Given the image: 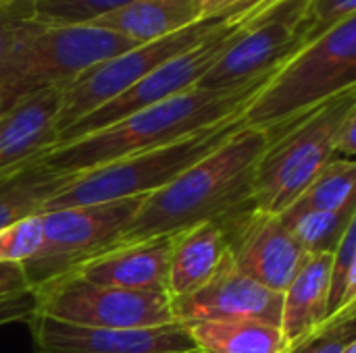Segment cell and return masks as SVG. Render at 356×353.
Returning a JSON list of instances; mask_svg holds the SVG:
<instances>
[{
	"label": "cell",
	"instance_id": "1",
	"mask_svg": "<svg viewBox=\"0 0 356 353\" xmlns=\"http://www.w3.org/2000/svg\"><path fill=\"white\" fill-rule=\"evenodd\" d=\"M267 141V131L240 127L215 152L163 189L148 193L113 246L175 235L200 223L223 221L250 206L254 166Z\"/></svg>",
	"mask_w": 356,
	"mask_h": 353
},
{
	"label": "cell",
	"instance_id": "2",
	"mask_svg": "<svg viewBox=\"0 0 356 353\" xmlns=\"http://www.w3.org/2000/svg\"><path fill=\"white\" fill-rule=\"evenodd\" d=\"M280 69L232 89H190L165 102L134 112L100 131L60 144L42 154V162L60 173L79 175L129 154L167 146L186 135L229 121L244 112L250 100Z\"/></svg>",
	"mask_w": 356,
	"mask_h": 353
},
{
	"label": "cell",
	"instance_id": "3",
	"mask_svg": "<svg viewBox=\"0 0 356 353\" xmlns=\"http://www.w3.org/2000/svg\"><path fill=\"white\" fill-rule=\"evenodd\" d=\"M356 89V15L294 52L242 112V127L269 131Z\"/></svg>",
	"mask_w": 356,
	"mask_h": 353
},
{
	"label": "cell",
	"instance_id": "4",
	"mask_svg": "<svg viewBox=\"0 0 356 353\" xmlns=\"http://www.w3.org/2000/svg\"><path fill=\"white\" fill-rule=\"evenodd\" d=\"M134 40L92 27H52L33 19L0 58V100H17L48 87H67L88 69L136 48Z\"/></svg>",
	"mask_w": 356,
	"mask_h": 353
},
{
	"label": "cell",
	"instance_id": "5",
	"mask_svg": "<svg viewBox=\"0 0 356 353\" xmlns=\"http://www.w3.org/2000/svg\"><path fill=\"white\" fill-rule=\"evenodd\" d=\"M356 108V89L267 131L269 141L254 166L252 204L269 214L286 212L315 175L336 158V131Z\"/></svg>",
	"mask_w": 356,
	"mask_h": 353
},
{
	"label": "cell",
	"instance_id": "6",
	"mask_svg": "<svg viewBox=\"0 0 356 353\" xmlns=\"http://www.w3.org/2000/svg\"><path fill=\"white\" fill-rule=\"evenodd\" d=\"M240 127L242 114L186 135L167 146L129 154L115 162L79 173L65 189L48 200L44 212L154 193L177 179L192 164L215 152Z\"/></svg>",
	"mask_w": 356,
	"mask_h": 353
},
{
	"label": "cell",
	"instance_id": "7",
	"mask_svg": "<svg viewBox=\"0 0 356 353\" xmlns=\"http://www.w3.org/2000/svg\"><path fill=\"white\" fill-rule=\"evenodd\" d=\"M273 2V0H269ZM269 2L254 6L240 15L225 17L204 40H200L190 50L177 54L175 58L167 60L152 73H148L144 79L134 83L129 89L113 98L111 102L98 106L90 114L75 121L71 127L60 131L54 139V146L79 139L83 135H90L94 131H100L134 112H140L148 106H154L159 102H165L173 96H179L184 92H190L198 85V81L204 77V73L225 54V50L242 35L250 19L265 8ZM52 146V148H54Z\"/></svg>",
	"mask_w": 356,
	"mask_h": 353
},
{
	"label": "cell",
	"instance_id": "8",
	"mask_svg": "<svg viewBox=\"0 0 356 353\" xmlns=\"http://www.w3.org/2000/svg\"><path fill=\"white\" fill-rule=\"evenodd\" d=\"M35 314L96 329H152L175 322L165 291H134L94 285L63 275L33 291Z\"/></svg>",
	"mask_w": 356,
	"mask_h": 353
},
{
	"label": "cell",
	"instance_id": "9",
	"mask_svg": "<svg viewBox=\"0 0 356 353\" xmlns=\"http://www.w3.org/2000/svg\"><path fill=\"white\" fill-rule=\"evenodd\" d=\"M144 198L42 212V248L33 260L23 264L31 291L111 248L127 229Z\"/></svg>",
	"mask_w": 356,
	"mask_h": 353
},
{
	"label": "cell",
	"instance_id": "10",
	"mask_svg": "<svg viewBox=\"0 0 356 353\" xmlns=\"http://www.w3.org/2000/svg\"><path fill=\"white\" fill-rule=\"evenodd\" d=\"M225 17H207L171 35L140 44L81 73L63 92V104H60L58 119H56V135L65 131L67 127H71L81 117L90 114L98 106L111 102L113 98L129 89L134 83L144 79L148 73H152L167 60L196 46Z\"/></svg>",
	"mask_w": 356,
	"mask_h": 353
},
{
	"label": "cell",
	"instance_id": "11",
	"mask_svg": "<svg viewBox=\"0 0 356 353\" xmlns=\"http://www.w3.org/2000/svg\"><path fill=\"white\" fill-rule=\"evenodd\" d=\"M311 0H273L204 73L198 89H232L280 69L294 52L296 31Z\"/></svg>",
	"mask_w": 356,
	"mask_h": 353
},
{
	"label": "cell",
	"instance_id": "12",
	"mask_svg": "<svg viewBox=\"0 0 356 353\" xmlns=\"http://www.w3.org/2000/svg\"><path fill=\"white\" fill-rule=\"evenodd\" d=\"M219 223L234 266L259 285L284 293L307 258L284 221L250 204Z\"/></svg>",
	"mask_w": 356,
	"mask_h": 353
},
{
	"label": "cell",
	"instance_id": "13",
	"mask_svg": "<svg viewBox=\"0 0 356 353\" xmlns=\"http://www.w3.org/2000/svg\"><path fill=\"white\" fill-rule=\"evenodd\" d=\"M35 353H196L188 327L96 329L33 314L27 320Z\"/></svg>",
	"mask_w": 356,
	"mask_h": 353
},
{
	"label": "cell",
	"instance_id": "14",
	"mask_svg": "<svg viewBox=\"0 0 356 353\" xmlns=\"http://www.w3.org/2000/svg\"><path fill=\"white\" fill-rule=\"evenodd\" d=\"M171 310L175 322L181 325L246 318L280 327L282 293H275L242 275L229 256H225L211 281L186 298L171 300Z\"/></svg>",
	"mask_w": 356,
	"mask_h": 353
},
{
	"label": "cell",
	"instance_id": "15",
	"mask_svg": "<svg viewBox=\"0 0 356 353\" xmlns=\"http://www.w3.org/2000/svg\"><path fill=\"white\" fill-rule=\"evenodd\" d=\"M65 87L29 94L0 110V179L46 154L56 139V119Z\"/></svg>",
	"mask_w": 356,
	"mask_h": 353
},
{
	"label": "cell",
	"instance_id": "16",
	"mask_svg": "<svg viewBox=\"0 0 356 353\" xmlns=\"http://www.w3.org/2000/svg\"><path fill=\"white\" fill-rule=\"evenodd\" d=\"M173 239L175 235H161L136 243L111 246L67 275L94 285H111L134 291H165Z\"/></svg>",
	"mask_w": 356,
	"mask_h": 353
},
{
	"label": "cell",
	"instance_id": "17",
	"mask_svg": "<svg viewBox=\"0 0 356 353\" xmlns=\"http://www.w3.org/2000/svg\"><path fill=\"white\" fill-rule=\"evenodd\" d=\"M227 256V239L219 221L175 233L167 273L169 300L186 298L211 281Z\"/></svg>",
	"mask_w": 356,
	"mask_h": 353
},
{
	"label": "cell",
	"instance_id": "18",
	"mask_svg": "<svg viewBox=\"0 0 356 353\" xmlns=\"http://www.w3.org/2000/svg\"><path fill=\"white\" fill-rule=\"evenodd\" d=\"M334 254L307 256L288 289L282 293L280 331L286 350L302 341L327 320V287Z\"/></svg>",
	"mask_w": 356,
	"mask_h": 353
},
{
	"label": "cell",
	"instance_id": "19",
	"mask_svg": "<svg viewBox=\"0 0 356 353\" xmlns=\"http://www.w3.org/2000/svg\"><path fill=\"white\" fill-rule=\"evenodd\" d=\"M202 19H207L202 0H134L123 8L98 17L90 25L121 33L136 44H146Z\"/></svg>",
	"mask_w": 356,
	"mask_h": 353
},
{
	"label": "cell",
	"instance_id": "20",
	"mask_svg": "<svg viewBox=\"0 0 356 353\" xmlns=\"http://www.w3.org/2000/svg\"><path fill=\"white\" fill-rule=\"evenodd\" d=\"M73 179L75 175L54 171L42 160L0 179V231L21 218L42 214L48 200Z\"/></svg>",
	"mask_w": 356,
	"mask_h": 353
},
{
	"label": "cell",
	"instance_id": "21",
	"mask_svg": "<svg viewBox=\"0 0 356 353\" xmlns=\"http://www.w3.org/2000/svg\"><path fill=\"white\" fill-rule=\"evenodd\" d=\"M186 327L196 353L286 352V341L280 327L261 320H202Z\"/></svg>",
	"mask_w": 356,
	"mask_h": 353
},
{
	"label": "cell",
	"instance_id": "22",
	"mask_svg": "<svg viewBox=\"0 0 356 353\" xmlns=\"http://www.w3.org/2000/svg\"><path fill=\"white\" fill-rule=\"evenodd\" d=\"M356 162L332 158L288 208L296 212H342L356 208Z\"/></svg>",
	"mask_w": 356,
	"mask_h": 353
},
{
	"label": "cell",
	"instance_id": "23",
	"mask_svg": "<svg viewBox=\"0 0 356 353\" xmlns=\"http://www.w3.org/2000/svg\"><path fill=\"white\" fill-rule=\"evenodd\" d=\"M288 231L294 235L307 256L334 254L340 246L344 231L356 221V208L342 212H296L286 210L280 214Z\"/></svg>",
	"mask_w": 356,
	"mask_h": 353
},
{
	"label": "cell",
	"instance_id": "24",
	"mask_svg": "<svg viewBox=\"0 0 356 353\" xmlns=\"http://www.w3.org/2000/svg\"><path fill=\"white\" fill-rule=\"evenodd\" d=\"M129 2L134 0H33L31 19L52 27L90 25L98 17L123 8Z\"/></svg>",
	"mask_w": 356,
	"mask_h": 353
},
{
	"label": "cell",
	"instance_id": "25",
	"mask_svg": "<svg viewBox=\"0 0 356 353\" xmlns=\"http://www.w3.org/2000/svg\"><path fill=\"white\" fill-rule=\"evenodd\" d=\"M356 306V221L348 225L332 256L327 287V318Z\"/></svg>",
	"mask_w": 356,
	"mask_h": 353
},
{
	"label": "cell",
	"instance_id": "26",
	"mask_svg": "<svg viewBox=\"0 0 356 353\" xmlns=\"http://www.w3.org/2000/svg\"><path fill=\"white\" fill-rule=\"evenodd\" d=\"M350 343H356V306L327 318L284 353H342Z\"/></svg>",
	"mask_w": 356,
	"mask_h": 353
},
{
	"label": "cell",
	"instance_id": "27",
	"mask_svg": "<svg viewBox=\"0 0 356 353\" xmlns=\"http://www.w3.org/2000/svg\"><path fill=\"white\" fill-rule=\"evenodd\" d=\"M355 15L356 0H311L296 31V46L305 48L321 40L336 25Z\"/></svg>",
	"mask_w": 356,
	"mask_h": 353
},
{
	"label": "cell",
	"instance_id": "28",
	"mask_svg": "<svg viewBox=\"0 0 356 353\" xmlns=\"http://www.w3.org/2000/svg\"><path fill=\"white\" fill-rule=\"evenodd\" d=\"M44 241L42 214L21 218L0 231V262L27 264L35 258Z\"/></svg>",
	"mask_w": 356,
	"mask_h": 353
},
{
	"label": "cell",
	"instance_id": "29",
	"mask_svg": "<svg viewBox=\"0 0 356 353\" xmlns=\"http://www.w3.org/2000/svg\"><path fill=\"white\" fill-rule=\"evenodd\" d=\"M31 2L33 0H19L0 6V58L21 35V31L29 25Z\"/></svg>",
	"mask_w": 356,
	"mask_h": 353
},
{
	"label": "cell",
	"instance_id": "30",
	"mask_svg": "<svg viewBox=\"0 0 356 353\" xmlns=\"http://www.w3.org/2000/svg\"><path fill=\"white\" fill-rule=\"evenodd\" d=\"M29 291H31V287L27 283L23 266L10 264V262H0V302L29 293Z\"/></svg>",
	"mask_w": 356,
	"mask_h": 353
},
{
	"label": "cell",
	"instance_id": "31",
	"mask_svg": "<svg viewBox=\"0 0 356 353\" xmlns=\"http://www.w3.org/2000/svg\"><path fill=\"white\" fill-rule=\"evenodd\" d=\"M33 314H35V300L31 291L0 302V327L10 322H23V320L27 322Z\"/></svg>",
	"mask_w": 356,
	"mask_h": 353
},
{
	"label": "cell",
	"instance_id": "32",
	"mask_svg": "<svg viewBox=\"0 0 356 353\" xmlns=\"http://www.w3.org/2000/svg\"><path fill=\"white\" fill-rule=\"evenodd\" d=\"M334 150H336V158H346V160H355L356 152V108H353L344 121L340 123L338 131H336V141H334Z\"/></svg>",
	"mask_w": 356,
	"mask_h": 353
},
{
	"label": "cell",
	"instance_id": "33",
	"mask_svg": "<svg viewBox=\"0 0 356 353\" xmlns=\"http://www.w3.org/2000/svg\"><path fill=\"white\" fill-rule=\"evenodd\" d=\"M204 2V17H223L229 0H202Z\"/></svg>",
	"mask_w": 356,
	"mask_h": 353
},
{
	"label": "cell",
	"instance_id": "34",
	"mask_svg": "<svg viewBox=\"0 0 356 353\" xmlns=\"http://www.w3.org/2000/svg\"><path fill=\"white\" fill-rule=\"evenodd\" d=\"M342 353H356V343H350V345H348V347H346Z\"/></svg>",
	"mask_w": 356,
	"mask_h": 353
},
{
	"label": "cell",
	"instance_id": "35",
	"mask_svg": "<svg viewBox=\"0 0 356 353\" xmlns=\"http://www.w3.org/2000/svg\"><path fill=\"white\" fill-rule=\"evenodd\" d=\"M10 2H19V0H0V6L2 4H10Z\"/></svg>",
	"mask_w": 356,
	"mask_h": 353
},
{
	"label": "cell",
	"instance_id": "36",
	"mask_svg": "<svg viewBox=\"0 0 356 353\" xmlns=\"http://www.w3.org/2000/svg\"><path fill=\"white\" fill-rule=\"evenodd\" d=\"M0 110H4V106H2V100H0Z\"/></svg>",
	"mask_w": 356,
	"mask_h": 353
}]
</instances>
